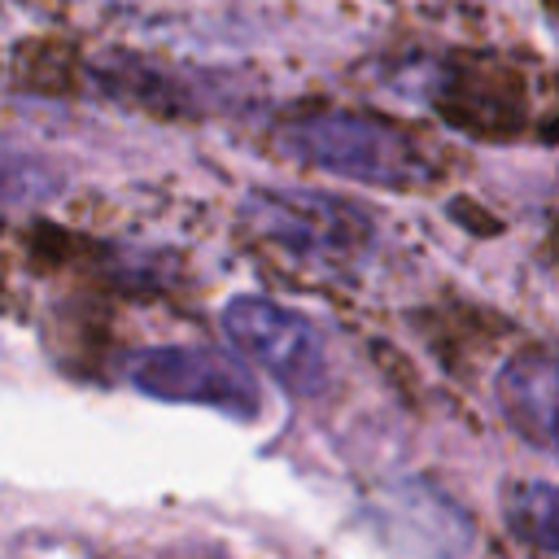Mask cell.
<instances>
[{"instance_id": "obj_2", "label": "cell", "mask_w": 559, "mask_h": 559, "mask_svg": "<svg viewBox=\"0 0 559 559\" xmlns=\"http://www.w3.org/2000/svg\"><path fill=\"white\" fill-rule=\"evenodd\" d=\"M245 223L271 245H280L288 258H301L323 271H349L376 245L371 214L328 192L258 188L245 201Z\"/></svg>"}, {"instance_id": "obj_6", "label": "cell", "mask_w": 559, "mask_h": 559, "mask_svg": "<svg viewBox=\"0 0 559 559\" xmlns=\"http://www.w3.org/2000/svg\"><path fill=\"white\" fill-rule=\"evenodd\" d=\"M555 384H559V362L550 345H528L511 354L498 371V406L507 424L520 432V441H528L542 454H555V402H559Z\"/></svg>"}, {"instance_id": "obj_1", "label": "cell", "mask_w": 559, "mask_h": 559, "mask_svg": "<svg viewBox=\"0 0 559 559\" xmlns=\"http://www.w3.org/2000/svg\"><path fill=\"white\" fill-rule=\"evenodd\" d=\"M280 148L314 166L323 175L367 183V188H419L432 170L424 162V148L393 122L371 118V114H349V109H319L280 131Z\"/></svg>"}, {"instance_id": "obj_3", "label": "cell", "mask_w": 559, "mask_h": 559, "mask_svg": "<svg viewBox=\"0 0 559 559\" xmlns=\"http://www.w3.org/2000/svg\"><path fill=\"white\" fill-rule=\"evenodd\" d=\"M223 332L253 367H262L293 397H319L332 380V362L319 328L280 301L231 297L223 306Z\"/></svg>"}, {"instance_id": "obj_4", "label": "cell", "mask_w": 559, "mask_h": 559, "mask_svg": "<svg viewBox=\"0 0 559 559\" xmlns=\"http://www.w3.org/2000/svg\"><path fill=\"white\" fill-rule=\"evenodd\" d=\"M131 384L162 402L205 406L227 419H258L262 389L245 362L201 345H153L131 358Z\"/></svg>"}, {"instance_id": "obj_9", "label": "cell", "mask_w": 559, "mask_h": 559, "mask_svg": "<svg viewBox=\"0 0 559 559\" xmlns=\"http://www.w3.org/2000/svg\"><path fill=\"white\" fill-rule=\"evenodd\" d=\"M183 559H223V555H183Z\"/></svg>"}, {"instance_id": "obj_7", "label": "cell", "mask_w": 559, "mask_h": 559, "mask_svg": "<svg viewBox=\"0 0 559 559\" xmlns=\"http://www.w3.org/2000/svg\"><path fill=\"white\" fill-rule=\"evenodd\" d=\"M555 511H559L555 480L533 476V480H507L502 485V520L515 533V542L528 546L537 559H555V550H559Z\"/></svg>"}, {"instance_id": "obj_5", "label": "cell", "mask_w": 559, "mask_h": 559, "mask_svg": "<svg viewBox=\"0 0 559 559\" xmlns=\"http://www.w3.org/2000/svg\"><path fill=\"white\" fill-rule=\"evenodd\" d=\"M376 511H380V533L389 537V546L415 559H459L472 550V520L459 511V502H450L428 480L389 489Z\"/></svg>"}, {"instance_id": "obj_8", "label": "cell", "mask_w": 559, "mask_h": 559, "mask_svg": "<svg viewBox=\"0 0 559 559\" xmlns=\"http://www.w3.org/2000/svg\"><path fill=\"white\" fill-rule=\"evenodd\" d=\"M66 175L22 148H0V210H26V205H44L61 192Z\"/></svg>"}]
</instances>
